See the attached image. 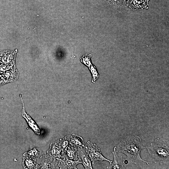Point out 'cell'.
Here are the masks:
<instances>
[{"label": "cell", "mask_w": 169, "mask_h": 169, "mask_svg": "<svg viewBox=\"0 0 169 169\" xmlns=\"http://www.w3.org/2000/svg\"><path fill=\"white\" fill-rule=\"evenodd\" d=\"M143 147L140 137L137 136H126L113 149V151L121 152L127 156L128 161L131 163L137 164L143 162L147 165L148 161L142 159L140 156V152Z\"/></svg>", "instance_id": "cell-1"}, {"label": "cell", "mask_w": 169, "mask_h": 169, "mask_svg": "<svg viewBox=\"0 0 169 169\" xmlns=\"http://www.w3.org/2000/svg\"><path fill=\"white\" fill-rule=\"evenodd\" d=\"M169 145L168 140L158 138L145 148L154 162L162 165L169 162Z\"/></svg>", "instance_id": "cell-2"}, {"label": "cell", "mask_w": 169, "mask_h": 169, "mask_svg": "<svg viewBox=\"0 0 169 169\" xmlns=\"http://www.w3.org/2000/svg\"><path fill=\"white\" fill-rule=\"evenodd\" d=\"M84 148L87 155L92 161L93 163L97 161H109L110 164L112 162V161L108 160L103 156L100 148L95 144L88 141Z\"/></svg>", "instance_id": "cell-3"}, {"label": "cell", "mask_w": 169, "mask_h": 169, "mask_svg": "<svg viewBox=\"0 0 169 169\" xmlns=\"http://www.w3.org/2000/svg\"><path fill=\"white\" fill-rule=\"evenodd\" d=\"M77 153L79 161L82 163L85 169H92L91 160L87 155L84 148L78 147Z\"/></svg>", "instance_id": "cell-4"}, {"label": "cell", "mask_w": 169, "mask_h": 169, "mask_svg": "<svg viewBox=\"0 0 169 169\" xmlns=\"http://www.w3.org/2000/svg\"><path fill=\"white\" fill-rule=\"evenodd\" d=\"M148 2L147 0H127L126 5L132 10H141L147 8Z\"/></svg>", "instance_id": "cell-5"}, {"label": "cell", "mask_w": 169, "mask_h": 169, "mask_svg": "<svg viewBox=\"0 0 169 169\" xmlns=\"http://www.w3.org/2000/svg\"><path fill=\"white\" fill-rule=\"evenodd\" d=\"M112 153L114 155L113 161L110 164V165L107 167V169H125L126 165L123 161L122 156H118L116 152L113 151Z\"/></svg>", "instance_id": "cell-6"}, {"label": "cell", "mask_w": 169, "mask_h": 169, "mask_svg": "<svg viewBox=\"0 0 169 169\" xmlns=\"http://www.w3.org/2000/svg\"><path fill=\"white\" fill-rule=\"evenodd\" d=\"M68 138L69 143L72 147L76 148L84 147L86 145L82 138L80 136L73 134L68 136Z\"/></svg>", "instance_id": "cell-7"}, {"label": "cell", "mask_w": 169, "mask_h": 169, "mask_svg": "<svg viewBox=\"0 0 169 169\" xmlns=\"http://www.w3.org/2000/svg\"><path fill=\"white\" fill-rule=\"evenodd\" d=\"M112 8L117 10H121L123 8L126 0H101Z\"/></svg>", "instance_id": "cell-8"}, {"label": "cell", "mask_w": 169, "mask_h": 169, "mask_svg": "<svg viewBox=\"0 0 169 169\" xmlns=\"http://www.w3.org/2000/svg\"><path fill=\"white\" fill-rule=\"evenodd\" d=\"M22 114L23 117L26 119L27 122L28 123L29 125L34 131V132L37 135H39L40 131L39 129L37 126V125L35 124L33 120H32V118L29 117V115H28L27 113H26L24 105L23 110Z\"/></svg>", "instance_id": "cell-9"}, {"label": "cell", "mask_w": 169, "mask_h": 169, "mask_svg": "<svg viewBox=\"0 0 169 169\" xmlns=\"http://www.w3.org/2000/svg\"><path fill=\"white\" fill-rule=\"evenodd\" d=\"M77 149L73 147H66L65 151L66 152V159L76 161L77 159Z\"/></svg>", "instance_id": "cell-10"}, {"label": "cell", "mask_w": 169, "mask_h": 169, "mask_svg": "<svg viewBox=\"0 0 169 169\" xmlns=\"http://www.w3.org/2000/svg\"><path fill=\"white\" fill-rule=\"evenodd\" d=\"M63 162L64 165V168L68 169H77L76 166L81 163L79 160L74 161L67 159L64 160Z\"/></svg>", "instance_id": "cell-11"}, {"label": "cell", "mask_w": 169, "mask_h": 169, "mask_svg": "<svg viewBox=\"0 0 169 169\" xmlns=\"http://www.w3.org/2000/svg\"><path fill=\"white\" fill-rule=\"evenodd\" d=\"M69 140L68 138V136H66L63 139L62 142V148L63 150L66 148V147L67 146Z\"/></svg>", "instance_id": "cell-12"}]
</instances>
